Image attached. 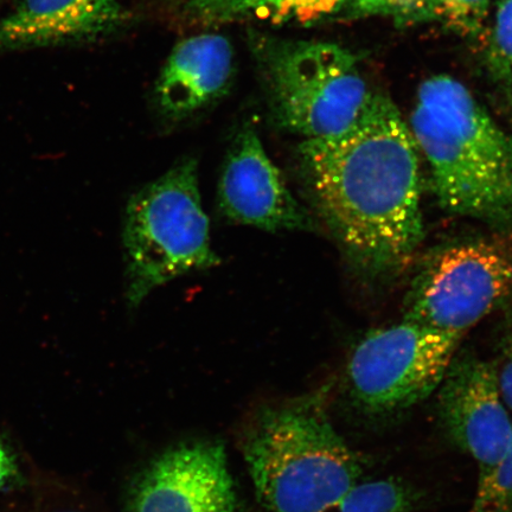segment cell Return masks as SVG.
I'll list each match as a JSON object with an SVG mask.
<instances>
[{
    "label": "cell",
    "mask_w": 512,
    "mask_h": 512,
    "mask_svg": "<svg viewBox=\"0 0 512 512\" xmlns=\"http://www.w3.org/2000/svg\"><path fill=\"white\" fill-rule=\"evenodd\" d=\"M463 337L406 319L368 332L345 368L344 392L352 411L374 422L411 411L437 392Z\"/></svg>",
    "instance_id": "8992f818"
},
{
    "label": "cell",
    "mask_w": 512,
    "mask_h": 512,
    "mask_svg": "<svg viewBox=\"0 0 512 512\" xmlns=\"http://www.w3.org/2000/svg\"><path fill=\"white\" fill-rule=\"evenodd\" d=\"M467 512H512V438L503 458L478 476L476 496Z\"/></svg>",
    "instance_id": "9a60e30c"
},
{
    "label": "cell",
    "mask_w": 512,
    "mask_h": 512,
    "mask_svg": "<svg viewBox=\"0 0 512 512\" xmlns=\"http://www.w3.org/2000/svg\"><path fill=\"white\" fill-rule=\"evenodd\" d=\"M408 126L441 208L494 226L512 223V139L463 83L446 75L422 83Z\"/></svg>",
    "instance_id": "3957f363"
},
{
    "label": "cell",
    "mask_w": 512,
    "mask_h": 512,
    "mask_svg": "<svg viewBox=\"0 0 512 512\" xmlns=\"http://www.w3.org/2000/svg\"><path fill=\"white\" fill-rule=\"evenodd\" d=\"M125 19L118 0H22L0 19V49L87 40L119 27Z\"/></svg>",
    "instance_id": "8fae6325"
},
{
    "label": "cell",
    "mask_w": 512,
    "mask_h": 512,
    "mask_svg": "<svg viewBox=\"0 0 512 512\" xmlns=\"http://www.w3.org/2000/svg\"><path fill=\"white\" fill-rule=\"evenodd\" d=\"M511 293V249L488 240L459 243L441 249L420 268L403 319L464 336Z\"/></svg>",
    "instance_id": "52a82bcc"
},
{
    "label": "cell",
    "mask_w": 512,
    "mask_h": 512,
    "mask_svg": "<svg viewBox=\"0 0 512 512\" xmlns=\"http://www.w3.org/2000/svg\"><path fill=\"white\" fill-rule=\"evenodd\" d=\"M232 72L233 48L226 37H189L172 50L159 76V105L171 118L188 117L223 92Z\"/></svg>",
    "instance_id": "7c38bea8"
},
{
    "label": "cell",
    "mask_w": 512,
    "mask_h": 512,
    "mask_svg": "<svg viewBox=\"0 0 512 512\" xmlns=\"http://www.w3.org/2000/svg\"><path fill=\"white\" fill-rule=\"evenodd\" d=\"M345 0H190L187 10L200 22L258 21L307 24L334 14Z\"/></svg>",
    "instance_id": "4fadbf2b"
},
{
    "label": "cell",
    "mask_w": 512,
    "mask_h": 512,
    "mask_svg": "<svg viewBox=\"0 0 512 512\" xmlns=\"http://www.w3.org/2000/svg\"><path fill=\"white\" fill-rule=\"evenodd\" d=\"M258 48L275 119L306 139L348 131L373 95L355 56L337 44L265 41Z\"/></svg>",
    "instance_id": "5b68a950"
},
{
    "label": "cell",
    "mask_w": 512,
    "mask_h": 512,
    "mask_svg": "<svg viewBox=\"0 0 512 512\" xmlns=\"http://www.w3.org/2000/svg\"><path fill=\"white\" fill-rule=\"evenodd\" d=\"M319 214L356 264L405 265L424 240L420 151L399 108L373 94L348 131L299 146Z\"/></svg>",
    "instance_id": "6da1fadb"
},
{
    "label": "cell",
    "mask_w": 512,
    "mask_h": 512,
    "mask_svg": "<svg viewBox=\"0 0 512 512\" xmlns=\"http://www.w3.org/2000/svg\"><path fill=\"white\" fill-rule=\"evenodd\" d=\"M124 512H241L224 446L197 440L160 453L134 479Z\"/></svg>",
    "instance_id": "ba28073f"
},
{
    "label": "cell",
    "mask_w": 512,
    "mask_h": 512,
    "mask_svg": "<svg viewBox=\"0 0 512 512\" xmlns=\"http://www.w3.org/2000/svg\"><path fill=\"white\" fill-rule=\"evenodd\" d=\"M124 248L126 299L131 307L171 280L220 265L211 248L195 159L177 163L131 197Z\"/></svg>",
    "instance_id": "277c9868"
},
{
    "label": "cell",
    "mask_w": 512,
    "mask_h": 512,
    "mask_svg": "<svg viewBox=\"0 0 512 512\" xmlns=\"http://www.w3.org/2000/svg\"><path fill=\"white\" fill-rule=\"evenodd\" d=\"M22 473L19 471V465L14 452L0 438V491L14 488L21 484Z\"/></svg>",
    "instance_id": "ffe728a7"
},
{
    "label": "cell",
    "mask_w": 512,
    "mask_h": 512,
    "mask_svg": "<svg viewBox=\"0 0 512 512\" xmlns=\"http://www.w3.org/2000/svg\"><path fill=\"white\" fill-rule=\"evenodd\" d=\"M328 390L266 403L243 427L242 457L270 512H318L361 483L363 460L332 424Z\"/></svg>",
    "instance_id": "7a4b0ae2"
},
{
    "label": "cell",
    "mask_w": 512,
    "mask_h": 512,
    "mask_svg": "<svg viewBox=\"0 0 512 512\" xmlns=\"http://www.w3.org/2000/svg\"><path fill=\"white\" fill-rule=\"evenodd\" d=\"M488 66L496 80L512 76V0L498 5L496 23L489 44Z\"/></svg>",
    "instance_id": "2e32d148"
},
{
    "label": "cell",
    "mask_w": 512,
    "mask_h": 512,
    "mask_svg": "<svg viewBox=\"0 0 512 512\" xmlns=\"http://www.w3.org/2000/svg\"><path fill=\"white\" fill-rule=\"evenodd\" d=\"M495 366L503 400L509 411L512 412V309L509 312L507 324H505L501 349H499Z\"/></svg>",
    "instance_id": "d6986e66"
},
{
    "label": "cell",
    "mask_w": 512,
    "mask_h": 512,
    "mask_svg": "<svg viewBox=\"0 0 512 512\" xmlns=\"http://www.w3.org/2000/svg\"><path fill=\"white\" fill-rule=\"evenodd\" d=\"M421 502L422 494L413 484L389 477L357 484L347 495L318 512H412Z\"/></svg>",
    "instance_id": "5bb4252c"
},
{
    "label": "cell",
    "mask_w": 512,
    "mask_h": 512,
    "mask_svg": "<svg viewBox=\"0 0 512 512\" xmlns=\"http://www.w3.org/2000/svg\"><path fill=\"white\" fill-rule=\"evenodd\" d=\"M60 512H78V511H60Z\"/></svg>",
    "instance_id": "7402d4cb"
},
{
    "label": "cell",
    "mask_w": 512,
    "mask_h": 512,
    "mask_svg": "<svg viewBox=\"0 0 512 512\" xmlns=\"http://www.w3.org/2000/svg\"><path fill=\"white\" fill-rule=\"evenodd\" d=\"M437 0H355L361 15H390L399 18H421L433 15Z\"/></svg>",
    "instance_id": "ac0fdd59"
},
{
    "label": "cell",
    "mask_w": 512,
    "mask_h": 512,
    "mask_svg": "<svg viewBox=\"0 0 512 512\" xmlns=\"http://www.w3.org/2000/svg\"><path fill=\"white\" fill-rule=\"evenodd\" d=\"M435 393L447 439L475 460L483 475L503 458L512 438L495 362L457 354Z\"/></svg>",
    "instance_id": "9c48e42d"
},
{
    "label": "cell",
    "mask_w": 512,
    "mask_h": 512,
    "mask_svg": "<svg viewBox=\"0 0 512 512\" xmlns=\"http://www.w3.org/2000/svg\"><path fill=\"white\" fill-rule=\"evenodd\" d=\"M490 0H437L433 15L463 35H476L489 14Z\"/></svg>",
    "instance_id": "e0dca14e"
},
{
    "label": "cell",
    "mask_w": 512,
    "mask_h": 512,
    "mask_svg": "<svg viewBox=\"0 0 512 512\" xmlns=\"http://www.w3.org/2000/svg\"><path fill=\"white\" fill-rule=\"evenodd\" d=\"M217 202L224 219L267 232L311 226L310 217L287 188L258 133L251 128L239 134L228 153Z\"/></svg>",
    "instance_id": "30bf717a"
},
{
    "label": "cell",
    "mask_w": 512,
    "mask_h": 512,
    "mask_svg": "<svg viewBox=\"0 0 512 512\" xmlns=\"http://www.w3.org/2000/svg\"><path fill=\"white\" fill-rule=\"evenodd\" d=\"M510 83H511V96H512V76L511 78L509 79Z\"/></svg>",
    "instance_id": "44dd1931"
}]
</instances>
